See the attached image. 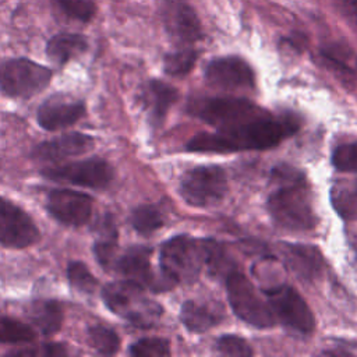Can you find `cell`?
<instances>
[{"label": "cell", "instance_id": "6da1fadb", "mask_svg": "<svg viewBox=\"0 0 357 357\" xmlns=\"http://www.w3.org/2000/svg\"><path fill=\"white\" fill-rule=\"evenodd\" d=\"M298 130L294 117H273L268 112L215 132H199L185 145L190 152L229 153L276 146Z\"/></svg>", "mask_w": 357, "mask_h": 357}, {"label": "cell", "instance_id": "7a4b0ae2", "mask_svg": "<svg viewBox=\"0 0 357 357\" xmlns=\"http://www.w3.org/2000/svg\"><path fill=\"white\" fill-rule=\"evenodd\" d=\"M272 177L279 184L268 198L272 220L286 230L305 231L314 229L318 218L305 177L287 166L276 167Z\"/></svg>", "mask_w": 357, "mask_h": 357}, {"label": "cell", "instance_id": "3957f363", "mask_svg": "<svg viewBox=\"0 0 357 357\" xmlns=\"http://www.w3.org/2000/svg\"><path fill=\"white\" fill-rule=\"evenodd\" d=\"M208 258V240L176 236L162 244L160 271L176 286L198 278Z\"/></svg>", "mask_w": 357, "mask_h": 357}, {"label": "cell", "instance_id": "277c9868", "mask_svg": "<svg viewBox=\"0 0 357 357\" xmlns=\"http://www.w3.org/2000/svg\"><path fill=\"white\" fill-rule=\"evenodd\" d=\"M102 297L110 311L139 328L153 326L162 315V307L145 296L144 287L127 279L106 284Z\"/></svg>", "mask_w": 357, "mask_h": 357}, {"label": "cell", "instance_id": "5b68a950", "mask_svg": "<svg viewBox=\"0 0 357 357\" xmlns=\"http://www.w3.org/2000/svg\"><path fill=\"white\" fill-rule=\"evenodd\" d=\"M227 297L234 314L257 328H271L276 324L273 311L252 282L241 272L231 271L226 278Z\"/></svg>", "mask_w": 357, "mask_h": 357}, {"label": "cell", "instance_id": "8992f818", "mask_svg": "<svg viewBox=\"0 0 357 357\" xmlns=\"http://www.w3.org/2000/svg\"><path fill=\"white\" fill-rule=\"evenodd\" d=\"M188 112L219 130L243 123L262 114L265 110L245 98L206 96L191 99Z\"/></svg>", "mask_w": 357, "mask_h": 357}, {"label": "cell", "instance_id": "52a82bcc", "mask_svg": "<svg viewBox=\"0 0 357 357\" xmlns=\"http://www.w3.org/2000/svg\"><path fill=\"white\" fill-rule=\"evenodd\" d=\"M50 79V68L28 59H10L0 64V91L10 98H31Z\"/></svg>", "mask_w": 357, "mask_h": 357}, {"label": "cell", "instance_id": "ba28073f", "mask_svg": "<svg viewBox=\"0 0 357 357\" xmlns=\"http://www.w3.org/2000/svg\"><path fill=\"white\" fill-rule=\"evenodd\" d=\"M227 192V177L218 165L197 166L188 170L180 181L183 199L197 208L218 204Z\"/></svg>", "mask_w": 357, "mask_h": 357}, {"label": "cell", "instance_id": "9c48e42d", "mask_svg": "<svg viewBox=\"0 0 357 357\" xmlns=\"http://www.w3.org/2000/svg\"><path fill=\"white\" fill-rule=\"evenodd\" d=\"M264 294L273 311L275 318L298 333H311L315 318L307 301L289 284H278L264 289Z\"/></svg>", "mask_w": 357, "mask_h": 357}, {"label": "cell", "instance_id": "30bf717a", "mask_svg": "<svg viewBox=\"0 0 357 357\" xmlns=\"http://www.w3.org/2000/svg\"><path fill=\"white\" fill-rule=\"evenodd\" d=\"M40 174L49 180L67 181L88 188H106L113 180L112 166L98 158L46 167Z\"/></svg>", "mask_w": 357, "mask_h": 357}, {"label": "cell", "instance_id": "8fae6325", "mask_svg": "<svg viewBox=\"0 0 357 357\" xmlns=\"http://www.w3.org/2000/svg\"><path fill=\"white\" fill-rule=\"evenodd\" d=\"M39 240V230L31 216L14 202L0 197V244L25 248Z\"/></svg>", "mask_w": 357, "mask_h": 357}, {"label": "cell", "instance_id": "7c38bea8", "mask_svg": "<svg viewBox=\"0 0 357 357\" xmlns=\"http://www.w3.org/2000/svg\"><path fill=\"white\" fill-rule=\"evenodd\" d=\"M151 250L146 247L135 245L128 248L121 257L114 261L117 272H120L127 280H131L141 287L151 289L153 291H165L174 284L162 273L158 278L152 272L151 266Z\"/></svg>", "mask_w": 357, "mask_h": 357}, {"label": "cell", "instance_id": "4fadbf2b", "mask_svg": "<svg viewBox=\"0 0 357 357\" xmlns=\"http://www.w3.org/2000/svg\"><path fill=\"white\" fill-rule=\"evenodd\" d=\"M92 198L74 190H53L47 195L46 208L49 213L63 225L84 226L92 215Z\"/></svg>", "mask_w": 357, "mask_h": 357}, {"label": "cell", "instance_id": "5bb4252c", "mask_svg": "<svg viewBox=\"0 0 357 357\" xmlns=\"http://www.w3.org/2000/svg\"><path fill=\"white\" fill-rule=\"evenodd\" d=\"M206 81L220 89L251 88L255 77L251 66L236 56L219 57L212 60L205 70Z\"/></svg>", "mask_w": 357, "mask_h": 357}, {"label": "cell", "instance_id": "9a60e30c", "mask_svg": "<svg viewBox=\"0 0 357 357\" xmlns=\"http://www.w3.org/2000/svg\"><path fill=\"white\" fill-rule=\"evenodd\" d=\"M162 21L169 35L181 43H192L202 36L195 11L183 0H166L162 6Z\"/></svg>", "mask_w": 357, "mask_h": 357}, {"label": "cell", "instance_id": "2e32d148", "mask_svg": "<svg viewBox=\"0 0 357 357\" xmlns=\"http://www.w3.org/2000/svg\"><path fill=\"white\" fill-rule=\"evenodd\" d=\"M93 148V138L82 132H68L53 139L40 142L33 151L32 158L42 162H57L68 156L82 155Z\"/></svg>", "mask_w": 357, "mask_h": 357}, {"label": "cell", "instance_id": "e0dca14e", "mask_svg": "<svg viewBox=\"0 0 357 357\" xmlns=\"http://www.w3.org/2000/svg\"><path fill=\"white\" fill-rule=\"evenodd\" d=\"M280 255L284 265L300 279L314 280L324 271V258L314 245L284 243L280 245Z\"/></svg>", "mask_w": 357, "mask_h": 357}, {"label": "cell", "instance_id": "ac0fdd59", "mask_svg": "<svg viewBox=\"0 0 357 357\" xmlns=\"http://www.w3.org/2000/svg\"><path fill=\"white\" fill-rule=\"evenodd\" d=\"M85 116V106L81 102L47 100L36 113L38 123L47 131H56L73 126Z\"/></svg>", "mask_w": 357, "mask_h": 357}, {"label": "cell", "instance_id": "d6986e66", "mask_svg": "<svg viewBox=\"0 0 357 357\" xmlns=\"http://www.w3.org/2000/svg\"><path fill=\"white\" fill-rule=\"evenodd\" d=\"M223 318L222 310H218L216 307L195 301V300H188L181 305L180 311V319L183 325L195 333H202L209 331L211 328L216 326Z\"/></svg>", "mask_w": 357, "mask_h": 357}, {"label": "cell", "instance_id": "ffe728a7", "mask_svg": "<svg viewBox=\"0 0 357 357\" xmlns=\"http://www.w3.org/2000/svg\"><path fill=\"white\" fill-rule=\"evenodd\" d=\"M177 89L172 85L152 79L146 86V103L151 110V119L155 124H160L169 110V107L177 100Z\"/></svg>", "mask_w": 357, "mask_h": 357}, {"label": "cell", "instance_id": "44dd1931", "mask_svg": "<svg viewBox=\"0 0 357 357\" xmlns=\"http://www.w3.org/2000/svg\"><path fill=\"white\" fill-rule=\"evenodd\" d=\"M88 42L78 33L54 35L46 45V54L57 64H66L74 56L85 52Z\"/></svg>", "mask_w": 357, "mask_h": 357}, {"label": "cell", "instance_id": "7402d4cb", "mask_svg": "<svg viewBox=\"0 0 357 357\" xmlns=\"http://www.w3.org/2000/svg\"><path fill=\"white\" fill-rule=\"evenodd\" d=\"M28 315L32 324L46 336L57 332L63 324V308L54 300L32 303Z\"/></svg>", "mask_w": 357, "mask_h": 357}, {"label": "cell", "instance_id": "603a6c76", "mask_svg": "<svg viewBox=\"0 0 357 357\" xmlns=\"http://www.w3.org/2000/svg\"><path fill=\"white\" fill-rule=\"evenodd\" d=\"M100 234L102 237L96 240L93 245V252L96 255L98 262L102 266L109 268L114 261L116 248H117V231L110 219L102 222Z\"/></svg>", "mask_w": 357, "mask_h": 357}, {"label": "cell", "instance_id": "cb8c5ba5", "mask_svg": "<svg viewBox=\"0 0 357 357\" xmlns=\"http://www.w3.org/2000/svg\"><path fill=\"white\" fill-rule=\"evenodd\" d=\"M131 225L141 234H151L163 226V216L153 205H141L131 213Z\"/></svg>", "mask_w": 357, "mask_h": 357}, {"label": "cell", "instance_id": "d4e9b609", "mask_svg": "<svg viewBox=\"0 0 357 357\" xmlns=\"http://www.w3.org/2000/svg\"><path fill=\"white\" fill-rule=\"evenodd\" d=\"M35 339V331L14 318H0V342L1 343H26Z\"/></svg>", "mask_w": 357, "mask_h": 357}, {"label": "cell", "instance_id": "484cf974", "mask_svg": "<svg viewBox=\"0 0 357 357\" xmlns=\"http://www.w3.org/2000/svg\"><path fill=\"white\" fill-rule=\"evenodd\" d=\"M197 59L198 54L194 49H181L177 52H172L165 56V71L173 77L187 75L195 66Z\"/></svg>", "mask_w": 357, "mask_h": 357}, {"label": "cell", "instance_id": "4316f807", "mask_svg": "<svg viewBox=\"0 0 357 357\" xmlns=\"http://www.w3.org/2000/svg\"><path fill=\"white\" fill-rule=\"evenodd\" d=\"M331 199L337 213L344 219H357V194L354 188L346 185H333Z\"/></svg>", "mask_w": 357, "mask_h": 357}, {"label": "cell", "instance_id": "83f0119b", "mask_svg": "<svg viewBox=\"0 0 357 357\" xmlns=\"http://www.w3.org/2000/svg\"><path fill=\"white\" fill-rule=\"evenodd\" d=\"M89 340L93 349L105 356L114 354L120 347V337L119 335L106 326L96 325L89 328Z\"/></svg>", "mask_w": 357, "mask_h": 357}, {"label": "cell", "instance_id": "f1b7e54d", "mask_svg": "<svg viewBox=\"0 0 357 357\" xmlns=\"http://www.w3.org/2000/svg\"><path fill=\"white\" fill-rule=\"evenodd\" d=\"M67 278L70 284L84 293H92L98 284L96 278L91 273L84 262L73 261L67 266Z\"/></svg>", "mask_w": 357, "mask_h": 357}, {"label": "cell", "instance_id": "f546056e", "mask_svg": "<svg viewBox=\"0 0 357 357\" xmlns=\"http://www.w3.org/2000/svg\"><path fill=\"white\" fill-rule=\"evenodd\" d=\"M130 354L135 357H165L170 356V344L162 337H144L131 344Z\"/></svg>", "mask_w": 357, "mask_h": 357}, {"label": "cell", "instance_id": "4dcf8cb0", "mask_svg": "<svg viewBox=\"0 0 357 357\" xmlns=\"http://www.w3.org/2000/svg\"><path fill=\"white\" fill-rule=\"evenodd\" d=\"M54 4L68 17L88 22L92 20L96 11L93 0H53Z\"/></svg>", "mask_w": 357, "mask_h": 357}, {"label": "cell", "instance_id": "1f68e13d", "mask_svg": "<svg viewBox=\"0 0 357 357\" xmlns=\"http://www.w3.org/2000/svg\"><path fill=\"white\" fill-rule=\"evenodd\" d=\"M332 165L339 172L357 173V141L336 146L332 152Z\"/></svg>", "mask_w": 357, "mask_h": 357}, {"label": "cell", "instance_id": "d6a6232c", "mask_svg": "<svg viewBox=\"0 0 357 357\" xmlns=\"http://www.w3.org/2000/svg\"><path fill=\"white\" fill-rule=\"evenodd\" d=\"M216 349L225 356L248 357L252 356V349L245 339L237 335H223L216 342Z\"/></svg>", "mask_w": 357, "mask_h": 357}, {"label": "cell", "instance_id": "836d02e7", "mask_svg": "<svg viewBox=\"0 0 357 357\" xmlns=\"http://www.w3.org/2000/svg\"><path fill=\"white\" fill-rule=\"evenodd\" d=\"M322 59L326 63V66L331 70H333L339 77H342L343 79H347V81L353 79V77H354L353 71L337 54H333L331 50H325V52H322Z\"/></svg>", "mask_w": 357, "mask_h": 357}, {"label": "cell", "instance_id": "e575fe53", "mask_svg": "<svg viewBox=\"0 0 357 357\" xmlns=\"http://www.w3.org/2000/svg\"><path fill=\"white\" fill-rule=\"evenodd\" d=\"M13 354L17 356H43V357H56V356H64L67 354V350L64 346L59 343H46L40 344L38 349H28V350H20Z\"/></svg>", "mask_w": 357, "mask_h": 357}, {"label": "cell", "instance_id": "d590c367", "mask_svg": "<svg viewBox=\"0 0 357 357\" xmlns=\"http://www.w3.org/2000/svg\"><path fill=\"white\" fill-rule=\"evenodd\" d=\"M347 4L354 13H357V0H347Z\"/></svg>", "mask_w": 357, "mask_h": 357}, {"label": "cell", "instance_id": "8d00e7d4", "mask_svg": "<svg viewBox=\"0 0 357 357\" xmlns=\"http://www.w3.org/2000/svg\"><path fill=\"white\" fill-rule=\"evenodd\" d=\"M353 188H354V191H356V194H357V183L354 184V187H353Z\"/></svg>", "mask_w": 357, "mask_h": 357}]
</instances>
